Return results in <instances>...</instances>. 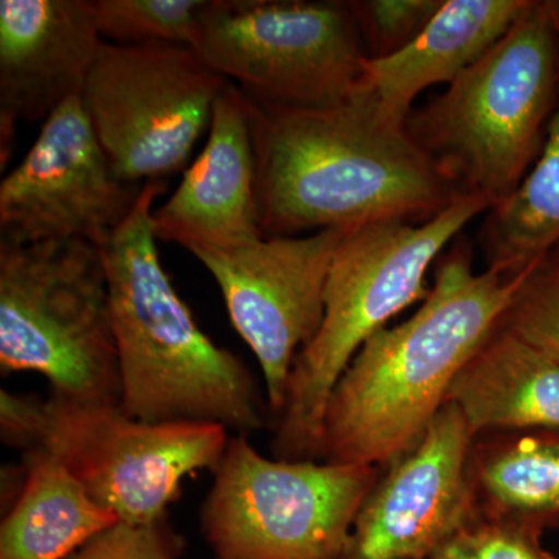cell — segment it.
<instances>
[{
    "mask_svg": "<svg viewBox=\"0 0 559 559\" xmlns=\"http://www.w3.org/2000/svg\"><path fill=\"white\" fill-rule=\"evenodd\" d=\"M248 102L264 238L425 223L463 197L406 128L382 120L355 94L316 109Z\"/></svg>",
    "mask_w": 559,
    "mask_h": 559,
    "instance_id": "cell-1",
    "label": "cell"
},
{
    "mask_svg": "<svg viewBox=\"0 0 559 559\" xmlns=\"http://www.w3.org/2000/svg\"><path fill=\"white\" fill-rule=\"evenodd\" d=\"M539 261L476 272L468 246H454L415 314L374 333L334 385L319 459L380 468L414 450Z\"/></svg>",
    "mask_w": 559,
    "mask_h": 559,
    "instance_id": "cell-2",
    "label": "cell"
},
{
    "mask_svg": "<svg viewBox=\"0 0 559 559\" xmlns=\"http://www.w3.org/2000/svg\"><path fill=\"white\" fill-rule=\"evenodd\" d=\"M164 191L162 180L146 182L130 218L100 248L120 411L146 423H204L252 436L266 426L267 406L252 371L200 329L162 266L153 207Z\"/></svg>",
    "mask_w": 559,
    "mask_h": 559,
    "instance_id": "cell-3",
    "label": "cell"
},
{
    "mask_svg": "<svg viewBox=\"0 0 559 559\" xmlns=\"http://www.w3.org/2000/svg\"><path fill=\"white\" fill-rule=\"evenodd\" d=\"M559 94L549 0H533L510 32L419 109L406 132L462 194L498 207L543 150Z\"/></svg>",
    "mask_w": 559,
    "mask_h": 559,
    "instance_id": "cell-4",
    "label": "cell"
},
{
    "mask_svg": "<svg viewBox=\"0 0 559 559\" xmlns=\"http://www.w3.org/2000/svg\"><path fill=\"white\" fill-rule=\"evenodd\" d=\"M488 210L480 198L463 194L425 223L381 221L348 229L331 263L322 325L290 370L272 441L275 459H319L326 403L348 364L390 319L426 299L430 266Z\"/></svg>",
    "mask_w": 559,
    "mask_h": 559,
    "instance_id": "cell-5",
    "label": "cell"
},
{
    "mask_svg": "<svg viewBox=\"0 0 559 559\" xmlns=\"http://www.w3.org/2000/svg\"><path fill=\"white\" fill-rule=\"evenodd\" d=\"M0 369L40 374L60 400L119 404V355L98 246L0 241Z\"/></svg>",
    "mask_w": 559,
    "mask_h": 559,
    "instance_id": "cell-6",
    "label": "cell"
},
{
    "mask_svg": "<svg viewBox=\"0 0 559 559\" xmlns=\"http://www.w3.org/2000/svg\"><path fill=\"white\" fill-rule=\"evenodd\" d=\"M201 507L212 559H341L380 468L264 457L231 436Z\"/></svg>",
    "mask_w": 559,
    "mask_h": 559,
    "instance_id": "cell-7",
    "label": "cell"
},
{
    "mask_svg": "<svg viewBox=\"0 0 559 559\" xmlns=\"http://www.w3.org/2000/svg\"><path fill=\"white\" fill-rule=\"evenodd\" d=\"M193 49L250 102L293 109L347 100L369 58L340 0H212Z\"/></svg>",
    "mask_w": 559,
    "mask_h": 559,
    "instance_id": "cell-8",
    "label": "cell"
},
{
    "mask_svg": "<svg viewBox=\"0 0 559 559\" xmlns=\"http://www.w3.org/2000/svg\"><path fill=\"white\" fill-rule=\"evenodd\" d=\"M226 84L193 47L103 40L80 100L117 175L146 183L186 168Z\"/></svg>",
    "mask_w": 559,
    "mask_h": 559,
    "instance_id": "cell-9",
    "label": "cell"
},
{
    "mask_svg": "<svg viewBox=\"0 0 559 559\" xmlns=\"http://www.w3.org/2000/svg\"><path fill=\"white\" fill-rule=\"evenodd\" d=\"M229 430L204 423H146L119 404H80L49 396L38 448L98 506L127 524L168 516L182 481L218 466Z\"/></svg>",
    "mask_w": 559,
    "mask_h": 559,
    "instance_id": "cell-10",
    "label": "cell"
},
{
    "mask_svg": "<svg viewBox=\"0 0 559 559\" xmlns=\"http://www.w3.org/2000/svg\"><path fill=\"white\" fill-rule=\"evenodd\" d=\"M348 229L260 238L193 255L215 278L231 325L259 359L267 407L277 418L294 362L322 325L331 263Z\"/></svg>",
    "mask_w": 559,
    "mask_h": 559,
    "instance_id": "cell-11",
    "label": "cell"
},
{
    "mask_svg": "<svg viewBox=\"0 0 559 559\" xmlns=\"http://www.w3.org/2000/svg\"><path fill=\"white\" fill-rule=\"evenodd\" d=\"M143 187L117 175L80 97L69 98L0 182V241H87L102 248L130 218Z\"/></svg>",
    "mask_w": 559,
    "mask_h": 559,
    "instance_id": "cell-12",
    "label": "cell"
},
{
    "mask_svg": "<svg viewBox=\"0 0 559 559\" xmlns=\"http://www.w3.org/2000/svg\"><path fill=\"white\" fill-rule=\"evenodd\" d=\"M474 436L444 404L414 450L390 463L360 507L341 559H429L476 518Z\"/></svg>",
    "mask_w": 559,
    "mask_h": 559,
    "instance_id": "cell-13",
    "label": "cell"
},
{
    "mask_svg": "<svg viewBox=\"0 0 559 559\" xmlns=\"http://www.w3.org/2000/svg\"><path fill=\"white\" fill-rule=\"evenodd\" d=\"M103 39L87 0L0 2V162L17 124L46 121L80 97Z\"/></svg>",
    "mask_w": 559,
    "mask_h": 559,
    "instance_id": "cell-14",
    "label": "cell"
},
{
    "mask_svg": "<svg viewBox=\"0 0 559 559\" xmlns=\"http://www.w3.org/2000/svg\"><path fill=\"white\" fill-rule=\"evenodd\" d=\"M157 240L191 255L264 238L255 201V154L248 97L227 81L213 108L207 142L170 200L153 212Z\"/></svg>",
    "mask_w": 559,
    "mask_h": 559,
    "instance_id": "cell-15",
    "label": "cell"
},
{
    "mask_svg": "<svg viewBox=\"0 0 559 559\" xmlns=\"http://www.w3.org/2000/svg\"><path fill=\"white\" fill-rule=\"evenodd\" d=\"M533 0H444L417 38L390 57L364 62L353 94L382 120L406 128L414 102L479 61L527 13Z\"/></svg>",
    "mask_w": 559,
    "mask_h": 559,
    "instance_id": "cell-16",
    "label": "cell"
},
{
    "mask_svg": "<svg viewBox=\"0 0 559 559\" xmlns=\"http://www.w3.org/2000/svg\"><path fill=\"white\" fill-rule=\"evenodd\" d=\"M447 403L474 436L559 432V364L498 326L459 371Z\"/></svg>",
    "mask_w": 559,
    "mask_h": 559,
    "instance_id": "cell-17",
    "label": "cell"
},
{
    "mask_svg": "<svg viewBox=\"0 0 559 559\" xmlns=\"http://www.w3.org/2000/svg\"><path fill=\"white\" fill-rule=\"evenodd\" d=\"M25 481L0 525V559H68L120 522L49 452H24Z\"/></svg>",
    "mask_w": 559,
    "mask_h": 559,
    "instance_id": "cell-18",
    "label": "cell"
},
{
    "mask_svg": "<svg viewBox=\"0 0 559 559\" xmlns=\"http://www.w3.org/2000/svg\"><path fill=\"white\" fill-rule=\"evenodd\" d=\"M469 477L477 514L546 528L559 521V432L474 440Z\"/></svg>",
    "mask_w": 559,
    "mask_h": 559,
    "instance_id": "cell-19",
    "label": "cell"
},
{
    "mask_svg": "<svg viewBox=\"0 0 559 559\" xmlns=\"http://www.w3.org/2000/svg\"><path fill=\"white\" fill-rule=\"evenodd\" d=\"M481 242L488 267L524 270L559 246V94L538 159L516 191L488 210Z\"/></svg>",
    "mask_w": 559,
    "mask_h": 559,
    "instance_id": "cell-20",
    "label": "cell"
},
{
    "mask_svg": "<svg viewBox=\"0 0 559 559\" xmlns=\"http://www.w3.org/2000/svg\"><path fill=\"white\" fill-rule=\"evenodd\" d=\"M98 35L109 44L194 47L212 0H87Z\"/></svg>",
    "mask_w": 559,
    "mask_h": 559,
    "instance_id": "cell-21",
    "label": "cell"
},
{
    "mask_svg": "<svg viewBox=\"0 0 559 559\" xmlns=\"http://www.w3.org/2000/svg\"><path fill=\"white\" fill-rule=\"evenodd\" d=\"M500 326L559 364V246L530 272Z\"/></svg>",
    "mask_w": 559,
    "mask_h": 559,
    "instance_id": "cell-22",
    "label": "cell"
},
{
    "mask_svg": "<svg viewBox=\"0 0 559 559\" xmlns=\"http://www.w3.org/2000/svg\"><path fill=\"white\" fill-rule=\"evenodd\" d=\"M444 0H358L349 2L367 57H390L411 44Z\"/></svg>",
    "mask_w": 559,
    "mask_h": 559,
    "instance_id": "cell-23",
    "label": "cell"
},
{
    "mask_svg": "<svg viewBox=\"0 0 559 559\" xmlns=\"http://www.w3.org/2000/svg\"><path fill=\"white\" fill-rule=\"evenodd\" d=\"M186 540L168 516L151 524L117 522L68 559H180Z\"/></svg>",
    "mask_w": 559,
    "mask_h": 559,
    "instance_id": "cell-24",
    "label": "cell"
},
{
    "mask_svg": "<svg viewBox=\"0 0 559 559\" xmlns=\"http://www.w3.org/2000/svg\"><path fill=\"white\" fill-rule=\"evenodd\" d=\"M543 532L528 522L476 514L462 536L473 559H557L544 549Z\"/></svg>",
    "mask_w": 559,
    "mask_h": 559,
    "instance_id": "cell-25",
    "label": "cell"
},
{
    "mask_svg": "<svg viewBox=\"0 0 559 559\" xmlns=\"http://www.w3.org/2000/svg\"><path fill=\"white\" fill-rule=\"evenodd\" d=\"M46 418V400L36 395L0 392V436L3 444L28 452L38 448Z\"/></svg>",
    "mask_w": 559,
    "mask_h": 559,
    "instance_id": "cell-26",
    "label": "cell"
},
{
    "mask_svg": "<svg viewBox=\"0 0 559 559\" xmlns=\"http://www.w3.org/2000/svg\"><path fill=\"white\" fill-rule=\"evenodd\" d=\"M429 559H473L471 558L468 547H466L465 539L462 533L448 540L447 544L440 547L436 554Z\"/></svg>",
    "mask_w": 559,
    "mask_h": 559,
    "instance_id": "cell-27",
    "label": "cell"
},
{
    "mask_svg": "<svg viewBox=\"0 0 559 559\" xmlns=\"http://www.w3.org/2000/svg\"><path fill=\"white\" fill-rule=\"evenodd\" d=\"M551 17H554L555 28H557L558 44H559V0H549Z\"/></svg>",
    "mask_w": 559,
    "mask_h": 559,
    "instance_id": "cell-28",
    "label": "cell"
}]
</instances>
